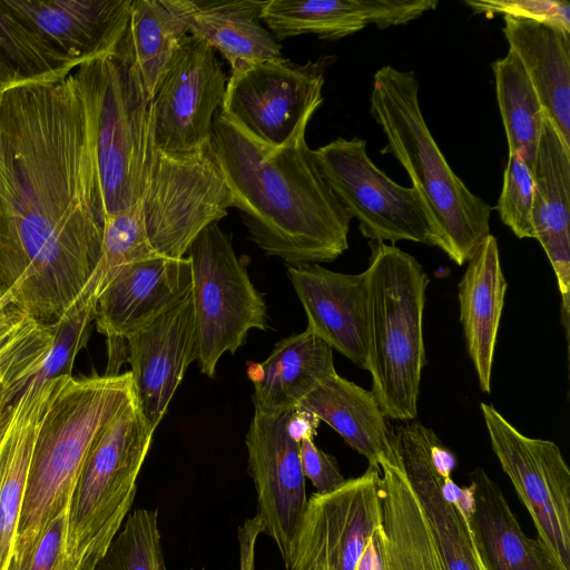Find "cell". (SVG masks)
Returning a JSON list of instances; mask_svg holds the SVG:
<instances>
[{"label": "cell", "mask_w": 570, "mask_h": 570, "mask_svg": "<svg viewBox=\"0 0 570 570\" xmlns=\"http://www.w3.org/2000/svg\"><path fill=\"white\" fill-rule=\"evenodd\" d=\"M104 210L91 118L73 75L0 94V298L50 325L99 261Z\"/></svg>", "instance_id": "1"}, {"label": "cell", "mask_w": 570, "mask_h": 570, "mask_svg": "<svg viewBox=\"0 0 570 570\" xmlns=\"http://www.w3.org/2000/svg\"><path fill=\"white\" fill-rule=\"evenodd\" d=\"M210 146L248 236L288 266L328 263L348 248L351 218L321 175L305 135L278 149L219 112Z\"/></svg>", "instance_id": "2"}, {"label": "cell", "mask_w": 570, "mask_h": 570, "mask_svg": "<svg viewBox=\"0 0 570 570\" xmlns=\"http://www.w3.org/2000/svg\"><path fill=\"white\" fill-rule=\"evenodd\" d=\"M419 87L413 71L380 68L370 112L386 137L381 153L403 166L442 234L443 252L463 265L490 235L492 209L449 166L422 115Z\"/></svg>", "instance_id": "3"}, {"label": "cell", "mask_w": 570, "mask_h": 570, "mask_svg": "<svg viewBox=\"0 0 570 570\" xmlns=\"http://www.w3.org/2000/svg\"><path fill=\"white\" fill-rule=\"evenodd\" d=\"M134 397L130 371L56 379L35 442L16 538L37 535L69 509L95 438Z\"/></svg>", "instance_id": "4"}, {"label": "cell", "mask_w": 570, "mask_h": 570, "mask_svg": "<svg viewBox=\"0 0 570 570\" xmlns=\"http://www.w3.org/2000/svg\"><path fill=\"white\" fill-rule=\"evenodd\" d=\"M367 275V368L383 414L409 421L417 415L426 365L423 311L429 276L411 254L370 242Z\"/></svg>", "instance_id": "5"}, {"label": "cell", "mask_w": 570, "mask_h": 570, "mask_svg": "<svg viewBox=\"0 0 570 570\" xmlns=\"http://www.w3.org/2000/svg\"><path fill=\"white\" fill-rule=\"evenodd\" d=\"M73 75L91 118L105 222L144 196L150 164V97L119 47L77 66Z\"/></svg>", "instance_id": "6"}, {"label": "cell", "mask_w": 570, "mask_h": 570, "mask_svg": "<svg viewBox=\"0 0 570 570\" xmlns=\"http://www.w3.org/2000/svg\"><path fill=\"white\" fill-rule=\"evenodd\" d=\"M154 432L135 396L95 438L68 510L66 552L75 570H94L120 530Z\"/></svg>", "instance_id": "7"}, {"label": "cell", "mask_w": 570, "mask_h": 570, "mask_svg": "<svg viewBox=\"0 0 570 570\" xmlns=\"http://www.w3.org/2000/svg\"><path fill=\"white\" fill-rule=\"evenodd\" d=\"M186 254L193 273L197 362L212 377L224 353L234 354L250 330H266V304L237 257L232 235L218 223L204 228Z\"/></svg>", "instance_id": "8"}, {"label": "cell", "mask_w": 570, "mask_h": 570, "mask_svg": "<svg viewBox=\"0 0 570 570\" xmlns=\"http://www.w3.org/2000/svg\"><path fill=\"white\" fill-rule=\"evenodd\" d=\"M313 153L324 180L365 238L411 240L443 250L442 234L422 196L376 167L365 140L338 137Z\"/></svg>", "instance_id": "9"}, {"label": "cell", "mask_w": 570, "mask_h": 570, "mask_svg": "<svg viewBox=\"0 0 570 570\" xmlns=\"http://www.w3.org/2000/svg\"><path fill=\"white\" fill-rule=\"evenodd\" d=\"M146 233L161 256L181 258L199 233L218 223L233 198L210 142L197 153L168 156L150 146L141 198Z\"/></svg>", "instance_id": "10"}, {"label": "cell", "mask_w": 570, "mask_h": 570, "mask_svg": "<svg viewBox=\"0 0 570 570\" xmlns=\"http://www.w3.org/2000/svg\"><path fill=\"white\" fill-rule=\"evenodd\" d=\"M333 60L325 56L299 65L282 57L232 73L220 112L257 142L282 148L306 135Z\"/></svg>", "instance_id": "11"}, {"label": "cell", "mask_w": 570, "mask_h": 570, "mask_svg": "<svg viewBox=\"0 0 570 570\" xmlns=\"http://www.w3.org/2000/svg\"><path fill=\"white\" fill-rule=\"evenodd\" d=\"M491 448L537 529V539L570 570V470L559 446L518 431L481 403Z\"/></svg>", "instance_id": "12"}, {"label": "cell", "mask_w": 570, "mask_h": 570, "mask_svg": "<svg viewBox=\"0 0 570 570\" xmlns=\"http://www.w3.org/2000/svg\"><path fill=\"white\" fill-rule=\"evenodd\" d=\"M226 83L215 50L187 35L150 100L151 145L168 156L194 154L207 146Z\"/></svg>", "instance_id": "13"}, {"label": "cell", "mask_w": 570, "mask_h": 570, "mask_svg": "<svg viewBox=\"0 0 570 570\" xmlns=\"http://www.w3.org/2000/svg\"><path fill=\"white\" fill-rule=\"evenodd\" d=\"M381 517L380 468L368 465L332 492L312 494L284 563L286 570H355Z\"/></svg>", "instance_id": "14"}, {"label": "cell", "mask_w": 570, "mask_h": 570, "mask_svg": "<svg viewBox=\"0 0 570 570\" xmlns=\"http://www.w3.org/2000/svg\"><path fill=\"white\" fill-rule=\"evenodd\" d=\"M294 411L254 410L245 444L248 473L257 494V515L285 563L307 505L299 442L291 432Z\"/></svg>", "instance_id": "15"}, {"label": "cell", "mask_w": 570, "mask_h": 570, "mask_svg": "<svg viewBox=\"0 0 570 570\" xmlns=\"http://www.w3.org/2000/svg\"><path fill=\"white\" fill-rule=\"evenodd\" d=\"M125 341L136 400L156 430L186 370L198 357L191 293Z\"/></svg>", "instance_id": "16"}, {"label": "cell", "mask_w": 570, "mask_h": 570, "mask_svg": "<svg viewBox=\"0 0 570 570\" xmlns=\"http://www.w3.org/2000/svg\"><path fill=\"white\" fill-rule=\"evenodd\" d=\"M193 273L187 256L156 255L120 267L98 297L95 323L109 347L190 293Z\"/></svg>", "instance_id": "17"}, {"label": "cell", "mask_w": 570, "mask_h": 570, "mask_svg": "<svg viewBox=\"0 0 570 570\" xmlns=\"http://www.w3.org/2000/svg\"><path fill=\"white\" fill-rule=\"evenodd\" d=\"M393 432L397 464L421 504L444 570H484L463 509L443 493L444 478L450 475L441 474L431 456L436 434L420 422Z\"/></svg>", "instance_id": "18"}, {"label": "cell", "mask_w": 570, "mask_h": 570, "mask_svg": "<svg viewBox=\"0 0 570 570\" xmlns=\"http://www.w3.org/2000/svg\"><path fill=\"white\" fill-rule=\"evenodd\" d=\"M287 275L307 316L306 330L366 370V272L344 274L305 264L288 266Z\"/></svg>", "instance_id": "19"}, {"label": "cell", "mask_w": 570, "mask_h": 570, "mask_svg": "<svg viewBox=\"0 0 570 570\" xmlns=\"http://www.w3.org/2000/svg\"><path fill=\"white\" fill-rule=\"evenodd\" d=\"M58 51L79 66L121 42L131 0H7Z\"/></svg>", "instance_id": "20"}, {"label": "cell", "mask_w": 570, "mask_h": 570, "mask_svg": "<svg viewBox=\"0 0 570 570\" xmlns=\"http://www.w3.org/2000/svg\"><path fill=\"white\" fill-rule=\"evenodd\" d=\"M533 173L532 228L557 277L561 318L569 335L570 315V146L546 116Z\"/></svg>", "instance_id": "21"}, {"label": "cell", "mask_w": 570, "mask_h": 570, "mask_svg": "<svg viewBox=\"0 0 570 570\" xmlns=\"http://www.w3.org/2000/svg\"><path fill=\"white\" fill-rule=\"evenodd\" d=\"M436 0H268L262 20L277 40L305 33L337 40L374 24H405L434 10Z\"/></svg>", "instance_id": "22"}, {"label": "cell", "mask_w": 570, "mask_h": 570, "mask_svg": "<svg viewBox=\"0 0 570 570\" xmlns=\"http://www.w3.org/2000/svg\"><path fill=\"white\" fill-rule=\"evenodd\" d=\"M463 511L484 570H567L523 533L500 487L482 468L469 474Z\"/></svg>", "instance_id": "23"}, {"label": "cell", "mask_w": 570, "mask_h": 570, "mask_svg": "<svg viewBox=\"0 0 570 570\" xmlns=\"http://www.w3.org/2000/svg\"><path fill=\"white\" fill-rule=\"evenodd\" d=\"M56 379L40 383L32 377L0 423V570L12 553L33 446Z\"/></svg>", "instance_id": "24"}, {"label": "cell", "mask_w": 570, "mask_h": 570, "mask_svg": "<svg viewBox=\"0 0 570 570\" xmlns=\"http://www.w3.org/2000/svg\"><path fill=\"white\" fill-rule=\"evenodd\" d=\"M335 372L332 347L312 332L285 337L266 360L248 366L254 410L268 414L295 411Z\"/></svg>", "instance_id": "25"}, {"label": "cell", "mask_w": 570, "mask_h": 570, "mask_svg": "<svg viewBox=\"0 0 570 570\" xmlns=\"http://www.w3.org/2000/svg\"><path fill=\"white\" fill-rule=\"evenodd\" d=\"M499 246L488 235L468 261L459 286L460 321L481 391L490 393L497 336L507 292Z\"/></svg>", "instance_id": "26"}, {"label": "cell", "mask_w": 570, "mask_h": 570, "mask_svg": "<svg viewBox=\"0 0 570 570\" xmlns=\"http://www.w3.org/2000/svg\"><path fill=\"white\" fill-rule=\"evenodd\" d=\"M328 424L368 465L380 468L382 460L397 463L393 436L372 391L337 372L325 379L302 400L298 407Z\"/></svg>", "instance_id": "27"}, {"label": "cell", "mask_w": 570, "mask_h": 570, "mask_svg": "<svg viewBox=\"0 0 570 570\" xmlns=\"http://www.w3.org/2000/svg\"><path fill=\"white\" fill-rule=\"evenodd\" d=\"M503 35L528 73L546 116L570 146V33L503 16Z\"/></svg>", "instance_id": "28"}, {"label": "cell", "mask_w": 570, "mask_h": 570, "mask_svg": "<svg viewBox=\"0 0 570 570\" xmlns=\"http://www.w3.org/2000/svg\"><path fill=\"white\" fill-rule=\"evenodd\" d=\"M264 0H191L189 33L206 41L230 65L232 73L271 59L282 48L262 24Z\"/></svg>", "instance_id": "29"}, {"label": "cell", "mask_w": 570, "mask_h": 570, "mask_svg": "<svg viewBox=\"0 0 570 570\" xmlns=\"http://www.w3.org/2000/svg\"><path fill=\"white\" fill-rule=\"evenodd\" d=\"M385 570H444L421 504L397 463L380 462Z\"/></svg>", "instance_id": "30"}, {"label": "cell", "mask_w": 570, "mask_h": 570, "mask_svg": "<svg viewBox=\"0 0 570 570\" xmlns=\"http://www.w3.org/2000/svg\"><path fill=\"white\" fill-rule=\"evenodd\" d=\"M190 13L191 0H131L128 26L118 47L130 57L150 100L189 33Z\"/></svg>", "instance_id": "31"}, {"label": "cell", "mask_w": 570, "mask_h": 570, "mask_svg": "<svg viewBox=\"0 0 570 570\" xmlns=\"http://www.w3.org/2000/svg\"><path fill=\"white\" fill-rule=\"evenodd\" d=\"M77 66L0 0V90L62 76Z\"/></svg>", "instance_id": "32"}, {"label": "cell", "mask_w": 570, "mask_h": 570, "mask_svg": "<svg viewBox=\"0 0 570 570\" xmlns=\"http://www.w3.org/2000/svg\"><path fill=\"white\" fill-rule=\"evenodd\" d=\"M499 109L508 151L518 154L533 168L546 112L518 56L508 53L493 62Z\"/></svg>", "instance_id": "33"}, {"label": "cell", "mask_w": 570, "mask_h": 570, "mask_svg": "<svg viewBox=\"0 0 570 570\" xmlns=\"http://www.w3.org/2000/svg\"><path fill=\"white\" fill-rule=\"evenodd\" d=\"M52 342L51 325L19 311L0 347V423L8 407L43 365Z\"/></svg>", "instance_id": "34"}, {"label": "cell", "mask_w": 570, "mask_h": 570, "mask_svg": "<svg viewBox=\"0 0 570 570\" xmlns=\"http://www.w3.org/2000/svg\"><path fill=\"white\" fill-rule=\"evenodd\" d=\"M159 254L149 243L140 200L105 219L99 261L81 294L98 302V297L120 267Z\"/></svg>", "instance_id": "35"}, {"label": "cell", "mask_w": 570, "mask_h": 570, "mask_svg": "<svg viewBox=\"0 0 570 570\" xmlns=\"http://www.w3.org/2000/svg\"><path fill=\"white\" fill-rule=\"evenodd\" d=\"M95 570H168L158 510L139 508L128 514Z\"/></svg>", "instance_id": "36"}, {"label": "cell", "mask_w": 570, "mask_h": 570, "mask_svg": "<svg viewBox=\"0 0 570 570\" xmlns=\"http://www.w3.org/2000/svg\"><path fill=\"white\" fill-rule=\"evenodd\" d=\"M97 301L81 294L78 299L53 322V342L48 357L33 379L40 383L61 375H71L77 354L87 344L91 323L95 321Z\"/></svg>", "instance_id": "37"}, {"label": "cell", "mask_w": 570, "mask_h": 570, "mask_svg": "<svg viewBox=\"0 0 570 570\" xmlns=\"http://www.w3.org/2000/svg\"><path fill=\"white\" fill-rule=\"evenodd\" d=\"M68 510L35 537L16 538L6 570H75L66 552Z\"/></svg>", "instance_id": "38"}, {"label": "cell", "mask_w": 570, "mask_h": 570, "mask_svg": "<svg viewBox=\"0 0 570 570\" xmlns=\"http://www.w3.org/2000/svg\"><path fill=\"white\" fill-rule=\"evenodd\" d=\"M533 189L532 168L518 154L509 153L497 208L518 238H533Z\"/></svg>", "instance_id": "39"}, {"label": "cell", "mask_w": 570, "mask_h": 570, "mask_svg": "<svg viewBox=\"0 0 570 570\" xmlns=\"http://www.w3.org/2000/svg\"><path fill=\"white\" fill-rule=\"evenodd\" d=\"M465 4L478 13H503L544 23L570 33V3L557 0H470Z\"/></svg>", "instance_id": "40"}, {"label": "cell", "mask_w": 570, "mask_h": 570, "mask_svg": "<svg viewBox=\"0 0 570 570\" xmlns=\"http://www.w3.org/2000/svg\"><path fill=\"white\" fill-rule=\"evenodd\" d=\"M314 438L305 436L299 441V458L303 474L315 488L317 494H326L345 482L336 459L321 450Z\"/></svg>", "instance_id": "41"}, {"label": "cell", "mask_w": 570, "mask_h": 570, "mask_svg": "<svg viewBox=\"0 0 570 570\" xmlns=\"http://www.w3.org/2000/svg\"><path fill=\"white\" fill-rule=\"evenodd\" d=\"M264 532V522L256 514L247 519L237 530L239 547V569L254 570L255 568V546L258 535Z\"/></svg>", "instance_id": "42"}, {"label": "cell", "mask_w": 570, "mask_h": 570, "mask_svg": "<svg viewBox=\"0 0 570 570\" xmlns=\"http://www.w3.org/2000/svg\"><path fill=\"white\" fill-rule=\"evenodd\" d=\"M355 570H385L382 553L381 525L370 538L364 551L360 557Z\"/></svg>", "instance_id": "43"}, {"label": "cell", "mask_w": 570, "mask_h": 570, "mask_svg": "<svg viewBox=\"0 0 570 570\" xmlns=\"http://www.w3.org/2000/svg\"><path fill=\"white\" fill-rule=\"evenodd\" d=\"M11 305L8 297L3 296L0 298V313L7 307Z\"/></svg>", "instance_id": "44"}, {"label": "cell", "mask_w": 570, "mask_h": 570, "mask_svg": "<svg viewBox=\"0 0 570 570\" xmlns=\"http://www.w3.org/2000/svg\"><path fill=\"white\" fill-rule=\"evenodd\" d=\"M83 570H91V569H83ZM95 570V569H94Z\"/></svg>", "instance_id": "45"}, {"label": "cell", "mask_w": 570, "mask_h": 570, "mask_svg": "<svg viewBox=\"0 0 570 570\" xmlns=\"http://www.w3.org/2000/svg\"><path fill=\"white\" fill-rule=\"evenodd\" d=\"M194 570V569H193ZM200 570H205V569H200Z\"/></svg>", "instance_id": "46"}, {"label": "cell", "mask_w": 570, "mask_h": 570, "mask_svg": "<svg viewBox=\"0 0 570 570\" xmlns=\"http://www.w3.org/2000/svg\"><path fill=\"white\" fill-rule=\"evenodd\" d=\"M1 92H2V91L0 90V94H1Z\"/></svg>", "instance_id": "47"}]
</instances>
